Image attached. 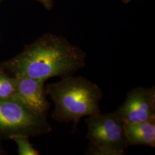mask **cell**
Instances as JSON below:
<instances>
[{"label": "cell", "instance_id": "9", "mask_svg": "<svg viewBox=\"0 0 155 155\" xmlns=\"http://www.w3.org/2000/svg\"><path fill=\"white\" fill-rule=\"evenodd\" d=\"M10 140H13L18 147V153L20 155H38L39 152L33 148L29 140V137L24 135H13Z\"/></svg>", "mask_w": 155, "mask_h": 155}, {"label": "cell", "instance_id": "8", "mask_svg": "<svg viewBox=\"0 0 155 155\" xmlns=\"http://www.w3.org/2000/svg\"><path fill=\"white\" fill-rule=\"evenodd\" d=\"M16 79L0 68V98H13Z\"/></svg>", "mask_w": 155, "mask_h": 155}, {"label": "cell", "instance_id": "11", "mask_svg": "<svg viewBox=\"0 0 155 155\" xmlns=\"http://www.w3.org/2000/svg\"><path fill=\"white\" fill-rule=\"evenodd\" d=\"M6 152L4 149L3 148V147L1 146V145L0 144V155H6Z\"/></svg>", "mask_w": 155, "mask_h": 155}, {"label": "cell", "instance_id": "3", "mask_svg": "<svg viewBox=\"0 0 155 155\" xmlns=\"http://www.w3.org/2000/svg\"><path fill=\"white\" fill-rule=\"evenodd\" d=\"M52 130L46 116L30 110L14 98H0V141L13 135L36 137Z\"/></svg>", "mask_w": 155, "mask_h": 155}, {"label": "cell", "instance_id": "10", "mask_svg": "<svg viewBox=\"0 0 155 155\" xmlns=\"http://www.w3.org/2000/svg\"><path fill=\"white\" fill-rule=\"evenodd\" d=\"M36 1L41 3L43 5L45 6V8L48 10H51L52 8L53 0H36Z\"/></svg>", "mask_w": 155, "mask_h": 155}, {"label": "cell", "instance_id": "7", "mask_svg": "<svg viewBox=\"0 0 155 155\" xmlns=\"http://www.w3.org/2000/svg\"><path fill=\"white\" fill-rule=\"evenodd\" d=\"M128 146L141 145L155 147V120L125 122Z\"/></svg>", "mask_w": 155, "mask_h": 155}, {"label": "cell", "instance_id": "6", "mask_svg": "<svg viewBox=\"0 0 155 155\" xmlns=\"http://www.w3.org/2000/svg\"><path fill=\"white\" fill-rule=\"evenodd\" d=\"M13 98L30 110L47 116L50 104L47 98L45 81L26 77H16Z\"/></svg>", "mask_w": 155, "mask_h": 155}, {"label": "cell", "instance_id": "2", "mask_svg": "<svg viewBox=\"0 0 155 155\" xmlns=\"http://www.w3.org/2000/svg\"><path fill=\"white\" fill-rule=\"evenodd\" d=\"M45 92L54 101L52 117L56 121L73 122L74 132L81 119L99 114L103 92L100 87L82 77L69 76L47 85Z\"/></svg>", "mask_w": 155, "mask_h": 155}, {"label": "cell", "instance_id": "1", "mask_svg": "<svg viewBox=\"0 0 155 155\" xmlns=\"http://www.w3.org/2000/svg\"><path fill=\"white\" fill-rule=\"evenodd\" d=\"M86 54L67 39L46 33L21 53L0 63L9 75L45 81L51 78L72 76L85 66Z\"/></svg>", "mask_w": 155, "mask_h": 155}, {"label": "cell", "instance_id": "12", "mask_svg": "<svg viewBox=\"0 0 155 155\" xmlns=\"http://www.w3.org/2000/svg\"><path fill=\"white\" fill-rule=\"evenodd\" d=\"M122 1L125 4H127L129 2H130L131 0H122Z\"/></svg>", "mask_w": 155, "mask_h": 155}, {"label": "cell", "instance_id": "5", "mask_svg": "<svg viewBox=\"0 0 155 155\" xmlns=\"http://www.w3.org/2000/svg\"><path fill=\"white\" fill-rule=\"evenodd\" d=\"M115 112L124 122L155 120V86L131 90L124 103Z\"/></svg>", "mask_w": 155, "mask_h": 155}, {"label": "cell", "instance_id": "4", "mask_svg": "<svg viewBox=\"0 0 155 155\" xmlns=\"http://www.w3.org/2000/svg\"><path fill=\"white\" fill-rule=\"evenodd\" d=\"M87 138L96 155H122L129 146L125 122L116 112L89 116L86 119Z\"/></svg>", "mask_w": 155, "mask_h": 155}]
</instances>
